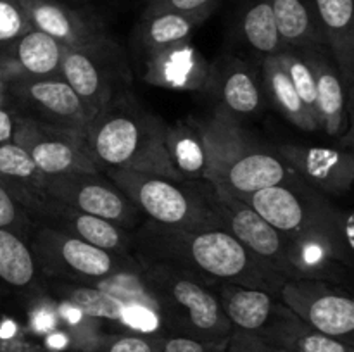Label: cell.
<instances>
[{
    "instance_id": "e0dca14e",
    "label": "cell",
    "mask_w": 354,
    "mask_h": 352,
    "mask_svg": "<svg viewBox=\"0 0 354 352\" xmlns=\"http://www.w3.org/2000/svg\"><path fill=\"white\" fill-rule=\"evenodd\" d=\"M330 219L320 226L287 235V259L292 278L322 280L337 285L346 280V276L351 275V271L339 261L328 237Z\"/></svg>"
},
{
    "instance_id": "ac0fdd59",
    "label": "cell",
    "mask_w": 354,
    "mask_h": 352,
    "mask_svg": "<svg viewBox=\"0 0 354 352\" xmlns=\"http://www.w3.org/2000/svg\"><path fill=\"white\" fill-rule=\"evenodd\" d=\"M166 152L180 178L209 183L214 179L216 152L203 121H180L166 126Z\"/></svg>"
},
{
    "instance_id": "ffe728a7",
    "label": "cell",
    "mask_w": 354,
    "mask_h": 352,
    "mask_svg": "<svg viewBox=\"0 0 354 352\" xmlns=\"http://www.w3.org/2000/svg\"><path fill=\"white\" fill-rule=\"evenodd\" d=\"M234 330L259 333L275 314L279 293L268 289L221 283L213 286Z\"/></svg>"
},
{
    "instance_id": "83f0119b",
    "label": "cell",
    "mask_w": 354,
    "mask_h": 352,
    "mask_svg": "<svg viewBox=\"0 0 354 352\" xmlns=\"http://www.w3.org/2000/svg\"><path fill=\"white\" fill-rule=\"evenodd\" d=\"M283 45H325L315 0H270Z\"/></svg>"
},
{
    "instance_id": "d590c367",
    "label": "cell",
    "mask_w": 354,
    "mask_h": 352,
    "mask_svg": "<svg viewBox=\"0 0 354 352\" xmlns=\"http://www.w3.org/2000/svg\"><path fill=\"white\" fill-rule=\"evenodd\" d=\"M33 30L19 0H0V43H12Z\"/></svg>"
},
{
    "instance_id": "d6986e66",
    "label": "cell",
    "mask_w": 354,
    "mask_h": 352,
    "mask_svg": "<svg viewBox=\"0 0 354 352\" xmlns=\"http://www.w3.org/2000/svg\"><path fill=\"white\" fill-rule=\"evenodd\" d=\"M33 30L48 35L64 47L90 43L104 37L99 24L57 0H19Z\"/></svg>"
},
{
    "instance_id": "f1b7e54d",
    "label": "cell",
    "mask_w": 354,
    "mask_h": 352,
    "mask_svg": "<svg viewBox=\"0 0 354 352\" xmlns=\"http://www.w3.org/2000/svg\"><path fill=\"white\" fill-rule=\"evenodd\" d=\"M52 293L62 302L71 306L73 309L80 311L82 314L92 317H102V320L120 321L123 323L124 314L133 300L123 299L114 295L107 289H95V286L78 285V283L57 282L50 285Z\"/></svg>"
},
{
    "instance_id": "60d3db41",
    "label": "cell",
    "mask_w": 354,
    "mask_h": 352,
    "mask_svg": "<svg viewBox=\"0 0 354 352\" xmlns=\"http://www.w3.org/2000/svg\"><path fill=\"white\" fill-rule=\"evenodd\" d=\"M227 347L206 344L185 335H165L159 352H225Z\"/></svg>"
},
{
    "instance_id": "277c9868",
    "label": "cell",
    "mask_w": 354,
    "mask_h": 352,
    "mask_svg": "<svg viewBox=\"0 0 354 352\" xmlns=\"http://www.w3.org/2000/svg\"><path fill=\"white\" fill-rule=\"evenodd\" d=\"M114 185L149 221L171 228H225L214 186L128 169H106Z\"/></svg>"
},
{
    "instance_id": "ba28073f",
    "label": "cell",
    "mask_w": 354,
    "mask_h": 352,
    "mask_svg": "<svg viewBox=\"0 0 354 352\" xmlns=\"http://www.w3.org/2000/svg\"><path fill=\"white\" fill-rule=\"evenodd\" d=\"M44 193L69 207L135 231L145 217L106 173L45 176Z\"/></svg>"
},
{
    "instance_id": "9a60e30c",
    "label": "cell",
    "mask_w": 354,
    "mask_h": 352,
    "mask_svg": "<svg viewBox=\"0 0 354 352\" xmlns=\"http://www.w3.org/2000/svg\"><path fill=\"white\" fill-rule=\"evenodd\" d=\"M294 178L292 169L275 150H266L251 141L221 166L211 185L237 199H245L251 193Z\"/></svg>"
},
{
    "instance_id": "f35d334b",
    "label": "cell",
    "mask_w": 354,
    "mask_h": 352,
    "mask_svg": "<svg viewBox=\"0 0 354 352\" xmlns=\"http://www.w3.org/2000/svg\"><path fill=\"white\" fill-rule=\"evenodd\" d=\"M225 352H292L287 349L277 347L270 344L265 338L256 333H248V331L234 330L230 340H228Z\"/></svg>"
},
{
    "instance_id": "9c48e42d",
    "label": "cell",
    "mask_w": 354,
    "mask_h": 352,
    "mask_svg": "<svg viewBox=\"0 0 354 352\" xmlns=\"http://www.w3.org/2000/svg\"><path fill=\"white\" fill-rule=\"evenodd\" d=\"M31 155L45 176L102 171L85 137L75 130L41 123L30 116L17 117L14 140Z\"/></svg>"
},
{
    "instance_id": "d4e9b609",
    "label": "cell",
    "mask_w": 354,
    "mask_h": 352,
    "mask_svg": "<svg viewBox=\"0 0 354 352\" xmlns=\"http://www.w3.org/2000/svg\"><path fill=\"white\" fill-rule=\"evenodd\" d=\"M0 179L26 211L38 197L45 195V175L31 155L12 140L0 141Z\"/></svg>"
},
{
    "instance_id": "5bb4252c",
    "label": "cell",
    "mask_w": 354,
    "mask_h": 352,
    "mask_svg": "<svg viewBox=\"0 0 354 352\" xmlns=\"http://www.w3.org/2000/svg\"><path fill=\"white\" fill-rule=\"evenodd\" d=\"M275 152L297 178L322 195H344L354 186V152L349 148L289 144Z\"/></svg>"
},
{
    "instance_id": "2e32d148",
    "label": "cell",
    "mask_w": 354,
    "mask_h": 352,
    "mask_svg": "<svg viewBox=\"0 0 354 352\" xmlns=\"http://www.w3.org/2000/svg\"><path fill=\"white\" fill-rule=\"evenodd\" d=\"M301 50L315 78L320 131L332 138H342L348 130V113H346L348 88L342 81L341 71L327 45H310V47H301Z\"/></svg>"
},
{
    "instance_id": "7402d4cb",
    "label": "cell",
    "mask_w": 354,
    "mask_h": 352,
    "mask_svg": "<svg viewBox=\"0 0 354 352\" xmlns=\"http://www.w3.org/2000/svg\"><path fill=\"white\" fill-rule=\"evenodd\" d=\"M325 45L346 88L354 81V0H315Z\"/></svg>"
},
{
    "instance_id": "e575fe53",
    "label": "cell",
    "mask_w": 354,
    "mask_h": 352,
    "mask_svg": "<svg viewBox=\"0 0 354 352\" xmlns=\"http://www.w3.org/2000/svg\"><path fill=\"white\" fill-rule=\"evenodd\" d=\"M165 335L123 333L107 337L93 352H159Z\"/></svg>"
},
{
    "instance_id": "ab89813d",
    "label": "cell",
    "mask_w": 354,
    "mask_h": 352,
    "mask_svg": "<svg viewBox=\"0 0 354 352\" xmlns=\"http://www.w3.org/2000/svg\"><path fill=\"white\" fill-rule=\"evenodd\" d=\"M7 95H10L9 78H7L6 72L0 69V141L14 140L17 117H19V114L14 113L10 107H7Z\"/></svg>"
},
{
    "instance_id": "8d00e7d4",
    "label": "cell",
    "mask_w": 354,
    "mask_h": 352,
    "mask_svg": "<svg viewBox=\"0 0 354 352\" xmlns=\"http://www.w3.org/2000/svg\"><path fill=\"white\" fill-rule=\"evenodd\" d=\"M31 216L19 204V200L10 193V190L0 179V228L14 231L23 237L24 231L30 228Z\"/></svg>"
},
{
    "instance_id": "603a6c76",
    "label": "cell",
    "mask_w": 354,
    "mask_h": 352,
    "mask_svg": "<svg viewBox=\"0 0 354 352\" xmlns=\"http://www.w3.org/2000/svg\"><path fill=\"white\" fill-rule=\"evenodd\" d=\"M256 335L292 352H354L351 345L311 328L282 302H279L270 323Z\"/></svg>"
},
{
    "instance_id": "484cf974",
    "label": "cell",
    "mask_w": 354,
    "mask_h": 352,
    "mask_svg": "<svg viewBox=\"0 0 354 352\" xmlns=\"http://www.w3.org/2000/svg\"><path fill=\"white\" fill-rule=\"evenodd\" d=\"M218 97L223 110L234 117H245L261 107V90L254 72L239 59H228L218 76Z\"/></svg>"
},
{
    "instance_id": "5b68a950",
    "label": "cell",
    "mask_w": 354,
    "mask_h": 352,
    "mask_svg": "<svg viewBox=\"0 0 354 352\" xmlns=\"http://www.w3.org/2000/svg\"><path fill=\"white\" fill-rule=\"evenodd\" d=\"M31 252L47 275L75 280H109L142 273L135 255L114 254L52 228L35 231Z\"/></svg>"
},
{
    "instance_id": "8992f818",
    "label": "cell",
    "mask_w": 354,
    "mask_h": 352,
    "mask_svg": "<svg viewBox=\"0 0 354 352\" xmlns=\"http://www.w3.org/2000/svg\"><path fill=\"white\" fill-rule=\"evenodd\" d=\"M279 300L311 328L354 347V295L346 289L322 280L287 278Z\"/></svg>"
},
{
    "instance_id": "7a4b0ae2",
    "label": "cell",
    "mask_w": 354,
    "mask_h": 352,
    "mask_svg": "<svg viewBox=\"0 0 354 352\" xmlns=\"http://www.w3.org/2000/svg\"><path fill=\"white\" fill-rule=\"evenodd\" d=\"M166 126L128 97H114L88 123L85 140L102 169L180 178L166 152Z\"/></svg>"
},
{
    "instance_id": "3957f363",
    "label": "cell",
    "mask_w": 354,
    "mask_h": 352,
    "mask_svg": "<svg viewBox=\"0 0 354 352\" xmlns=\"http://www.w3.org/2000/svg\"><path fill=\"white\" fill-rule=\"evenodd\" d=\"M142 276L166 335H185L227 347L234 326L225 316L213 286L158 264H142Z\"/></svg>"
},
{
    "instance_id": "d6a6232c",
    "label": "cell",
    "mask_w": 354,
    "mask_h": 352,
    "mask_svg": "<svg viewBox=\"0 0 354 352\" xmlns=\"http://www.w3.org/2000/svg\"><path fill=\"white\" fill-rule=\"evenodd\" d=\"M279 54L280 62L286 68L287 75H289L290 81H292L294 88H296L297 95L303 100L304 107L308 109V113L311 114L315 121L318 123V106H317V88H315V78L313 72H311L310 64L304 59L303 50L301 47H286L282 48ZM320 126V123H318Z\"/></svg>"
},
{
    "instance_id": "7c38bea8",
    "label": "cell",
    "mask_w": 354,
    "mask_h": 352,
    "mask_svg": "<svg viewBox=\"0 0 354 352\" xmlns=\"http://www.w3.org/2000/svg\"><path fill=\"white\" fill-rule=\"evenodd\" d=\"M216 195L225 228L270 271L292 278L287 259V235L263 219L244 200L223 190H216Z\"/></svg>"
},
{
    "instance_id": "4dcf8cb0",
    "label": "cell",
    "mask_w": 354,
    "mask_h": 352,
    "mask_svg": "<svg viewBox=\"0 0 354 352\" xmlns=\"http://www.w3.org/2000/svg\"><path fill=\"white\" fill-rule=\"evenodd\" d=\"M37 273L30 245L14 231L0 228V289H28L33 285Z\"/></svg>"
},
{
    "instance_id": "4316f807",
    "label": "cell",
    "mask_w": 354,
    "mask_h": 352,
    "mask_svg": "<svg viewBox=\"0 0 354 352\" xmlns=\"http://www.w3.org/2000/svg\"><path fill=\"white\" fill-rule=\"evenodd\" d=\"M263 83H265L270 102L290 124L308 133L320 131L318 123L311 117L303 100L297 95L286 68L280 62L279 54L263 57Z\"/></svg>"
},
{
    "instance_id": "44dd1931",
    "label": "cell",
    "mask_w": 354,
    "mask_h": 352,
    "mask_svg": "<svg viewBox=\"0 0 354 352\" xmlns=\"http://www.w3.org/2000/svg\"><path fill=\"white\" fill-rule=\"evenodd\" d=\"M64 45L38 30H30L10 43L3 55L7 59L2 69L7 76L52 78L61 76V61Z\"/></svg>"
},
{
    "instance_id": "6da1fadb",
    "label": "cell",
    "mask_w": 354,
    "mask_h": 352,
    "mask_svg": "<svg viewBox=\"0 0 354 352\" xmlns=\"http://www.w3.org/2000/svg\"><path fill=\"white\" fill-rule=\"evenodd\" d=\"M133 255L140 266H166L211 286L237 283L279 293L287 280L270 271L227 228H171L144 219L133 231Z\"/></svg>"
},
{
    "instance_id": "52a82bcc",
    "label": "cell",
    "mask_w": 354,
    "mask_h": 352,
    "mask_svg": "<svg viewBox=\"0 0 354 352\" xmlns=\"http://www.w3.org/2000/svg\"><path fill=\"white\" fill-rule=\"evenodd\" d=\"M121 54L113 41L100 37L90 43L66 47L61 76L86 107L90 121L120 95Z\"/></svg>"
},
{
    "instance_id": "1f68e13d",
    "label": "cell",
    "mask_w": 354,
    "mask_h": 352,
    "mask_svg": "<svg viewBox=\"0 0 354 352\" xmlns=\"http://www.w3.org/2000/svg\"><path fill=\"white\" fill-rule=\"evenodd\" d=\"M192 59H196V52L190 47V41L165 50L162 54L149 59L147 78L159 85L169 86H194L192 85Z\"/></svg>"
},
{
    "instance_id": "b9f144b4",
    "label": "cell",
    "mask_w": 354,
    "mask_h": 352,
    "mask_svg": "<svg viewBox=\"0 0 354 352\" xmlns=\"http://www.w3.org/2000/svg\"><path fill=\"white\" fill-rule=\"evenodd\" d=\"M346 113H348V130L341 138V144L344 148L354 152V81L349 85L348 95H346Z\"/></svg>"
},
{
    "instance_id": "4fadbf2b",
    "label": "cell",
    "mask_w": 354,
    "mask_h": 352,
    "mask_svg": "<svg viewBox=\"0 0 354 352\" xmlns=\"http://www.w3.org/2000/svg\"><path fill=\"white\" fill-rule=\"evenodd\" d=\"M28 213L31 217H37L41 226L71 235L104 251L123 255H130L133 251V231L124 230L102 217L82 213L48 195L38 197Z\"/></svg>"
},
{
    "instance_id": "836d02e7",
    "label": "cell",
    "mask_w": 354,
    "mask_h": 352,
    "mask_svg": "<svg viewBox=\"0 0 354 352\" xmlns=\"http://www.w3.org/2000/svg\"><path fill=\"white\" fill-rule=\"evenodd\" d=\"M328 237L339 261L354 273V211H335L328 223Z\"/></svg>"
},
{
    "instance_id": "8fae6325",
    "label": "cell",
    "mask_w": 354,
    "mask_h": 352,
    "mask_svg": "<svg viewBox=\"0 0 354 352\" xmlns=\"http://www.w3.org/2000/svg\"><path fill=\"white\" fill-rule=\"evenodd\" d=\"M9 90L12 97H16L26 107V116L35 117L41 123L75 130L85 137L90 116L82 99L62 76H52V78L10 76Z\"/></svg>"
},
{
    "instance_id": "cb8c5ba5",
    "label": "cell",
    "mask_w": 354,
    "mask_h": 352,
    "mask_svg": "<svg viewBox=\"0 0 354 352\" xmlns=\"http://www.w3.org/2000/svg\"><path fill=\"white\" fill-rule=\"evenodd\" d=\"M204 21V17L173 10H144L138 26V41L147 57L152 59L176 45L190 41L196 28Z\"/></svg>"
},
{
    "instance_id": "74e56055",
    "label": "cell",
    "mask_w": 354,
    "mask_h": 352,
    "mask_svg": "<svg viewBox=\"0 0 354 352\" xmlns=\"http://www.w3.org/2000/svg\"><path fill=\"white\" fill-rule=\"evenodd\" d=\"M221 0H147L145 10H173L207 19Z\"/></svg>"
},
{
    "instance_id": "30bf717a",
    "label": "cell",
    "mask_w": 354,
    "mask_h": 352,
    "mask_svg": "<svg viewBox=\"0 0 354 352\" xmlns=\"http://www.w3.org/2000/svg\"><path fill=\"white\" fill-rule=\"evenodd\" d=\"M241 200L248 202L263 219L286 235L320 226L337 211L327 197L297 176L290 182L259 190Z\"/></svg>"
},
{
    "instance_id": "f546056e",
    "label": "cell",
    "mask_w": 354,
    "mask_h": 352,
    "mask_svg": "<svg viewBox=\"0 0 354 352\" xmlns=\"http://www.w3.org/2000/svg\"><path fill=\"white\" fill-rule=\"evenodd\" d=\"M241 30L249 47L263 57L277 54L286 47L270 0H242Z\"/></svg>"
}]
</instances>
